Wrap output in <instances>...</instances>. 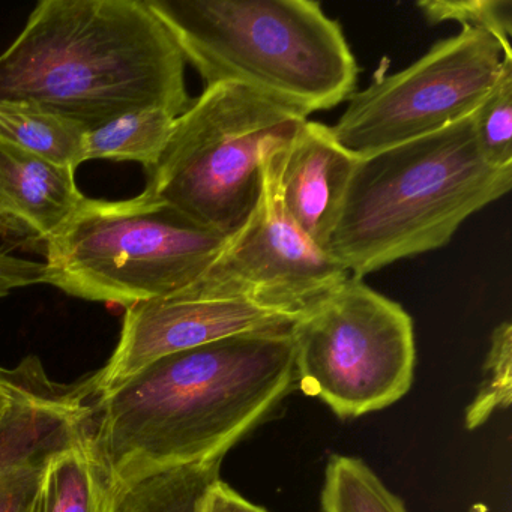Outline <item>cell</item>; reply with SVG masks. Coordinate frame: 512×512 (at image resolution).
<instances>
[{"mask_svg":"<svg viewBox=\"0 0 512 512\" xmlns=\"http://www.w3.org/2000/svg\"><path fill=\"white\" fill-rule=\"evenodd\" d=\"M296 382L290 328L233 335L161 356L97 398L92 436L121 493L224 458Z\"/></svg>","mask_w":512,"mask_h":512,"instance_id":"6da1fadb","label":"cell"},{"mask_svg":"<svg viewBox=\"0 0 512 512\" xmlns=\"http://www.w3.org/2000/svg\"><path fill=\"white\" fill-rule=\"evenodd\" d=\"M0 100L94 128L131 110L190 107L185 58L146 0H43L0 55Z\"/></svg>","mask_w":512,"mask_h":512,"instance_id":"7a4b0ae2","label":"cell"},{"mask_svg":"<svg viewBox=\"0 0 512 512\" xmlns=\"http://www.w3.org/2000/svg\"><path fill=\"white\" fill-rule=\"evenodd\" d=\"M512 167L482 160L472 116L358 157L328 254L350 277L445 247L461 224L509 193Z\"/></svg>","mask_w":512,"mask_h":512,"instance_id":"3957f363","label":"cell"},{"mask_svg":"<svg viewBox=\"0 0 512 512\" xmlns=\"http://www.w3.org/2000/svg\"><path fill=\"white\" fill-rule=\"evenodd\" d=\"M205 86L253 89L299 115L355 94L359 67L337 20L313 0H146Z\"/></svg>","mask_w":512,"mask_h":512,"instance_id":"277c9868","label":"cell"},{"mask_svg":"<svg viewBox=\"0 0 512 512\" xmlns=\"http://www.w3.org/2000/svg\"><path fill=\"white\" fill-rule=\"evenodd\" d=\"M227 238L146 190L116 202L86 197L46 244V284L125 308L169 298L202 278Z\"/></svg>","mask_w":512,"mask_h":512,"instance_id":"5b68a950","label":"cell"},{"mask_svg":"<svg viewBox=\"0 0 512 512\" xmlns=\"http://www.w3.org/2000/svg\"><path fill=\"white\" fill-rule=\"evenodd\" d=\"M310 118L236 83L205 86L176 118L145 190L191 220L230 236L262 187L263 160Z\"/></svg>","mask_w":512,"mask_h":512,"instance_id":"8992f818","label":"cell"},{"mask_svg":"<svg viewBox=\"0 0 512 512\" xmlns=\"http://www.w3.org/2000/svg\"><path fill=\"white\" fill-rule=\"evenodd\" d=\"M290 334L302 391L340 418L385 409L412 386V317L361 278H347L301 311Z\"/></svg>","mask_w":512,"mask_h":512,"instance_id":"52a82bcc","label":"cell"},{"mask_svg":"<svg viewBox=\"0 0 512 512\" xmlns=\"http://www.w3.org/2000/svg\"><path fill=\"white\" fill-rule=\"evenodd\" d=\"M503 58L493 37L463 28L404 70L377 76L355 92L332 134L356 157H367L437 133L476 112L499 77Z\"/></svg>","mask_w":512,"mask_h":512,"instance_id":"ba28073f","label":"cell"},{"mask_svg":"<svg viewBox=\"0 0 512 512\" xmlns=\"http://www.w3.org/2000/svg\"><path fill=\"white\" fill-rule=\"evenodd\" d=\"M349 277L284 211L265 157L253 211L227 238L202 278L181 293L238 299L299 316Z\"/></svg>","mask_w":512,"mask_h":512,"instance_id":"9c48e42d","label":"cell"},{"mask_svg":"<svg viewBox=\"0 0 512 512\" xmlns=\"http://www.w3.org/2000/svg\"><path fill=\"white\" fill-rule=\"evenodd\" d=\"M11 403L0 421V512H32L53 458L94 425L91 377L49 379L38 356L2 368Z\"/></svg>","mask_w":512,"mask_h":512,"instance_id":"30bf717a","label":"cell"},{"mask_svg":"<svg viewBox=\"0 0 512 512\" xmlns=\"http://www.w3.org/2000/svg\"><path fill=\"white\" fill-rule=\"evenodd\" d=\"M118 346L91 376L95 400L109 394L161 356L248 332L290 328L293 314L238 299L178 293L125 308Z\"/></svg>","mask_w":512,"mask_h":512,"instance_id":"8fae6325","label":"cell"},{"mask_svg":"<svg viewBox=\"0 0 512 512\" xmlns=\"http://www.w3.org/2000/svg\"><path fill=\"white\" fill-rule=\"evenodd\" d=\"M356 160V155L335 140L331 127L310 119L266 155V166L284 211L325 251Z\"/></svg>","mask_w":512,"mask_h":512,"instance_id":"7c38bea8","label":"cell"},{"mask_svg":"<svg viewBox=\"0 0 512 512\" xmlns=\"http://www.w3.org/2000/svg\"><path fill=\"white\" fill-rule=\"evenodd\" d=\"M85 200L76 170L0 142V236L46 245Z\"/></svg>","mask_w":512,"mask_h":512,"instance_id":"4fadbf2b","label":"cell"},{"mask_svg":"<svg viewBox=\"0 0 512 512\" xmlns=\"http://www.w3.org/2000/svg\"><path fill=\"white\" fill-rule=\"evenodd\" d=\"M92 433L53 458L32 512H115L119 491Z\"/></svg>","mask_w":512,"mask_h":512,"instance_id":"5bb4252c","label":"cell"},{"mask_svg":"<svg viewBox=\"0 0 512 512\" xmlns=\"http://www.w3.org/2000/svg\"><path fill=\"white\" fill-rule=\"evenodd\" d=\"M88 128L31 101L0 100V142L77 170Z\"/></svg>","mask_w":512,"mask_h":512,"instance_id":"9a60e30c","label":"cell"},{"mask_svg":"<svg viewBox=\"0 0 512 512\" xmlns=\"http://www.w3.org/2000/svg\"><path fill=\"white\" fill-rule=\"evenodd\" d=\"M176 118L160 107L122 113L86 131L83 157L85 161H136L152 169L169 142Z\"/></svg>","mask_w":512,"mask_h":512,"instance_id":"2e32d148","label":"cell"},{"mask_svg":"<svg viewBox=\"0 0 512 512\" xmlns=\"http://www.w3.org/2000/svg\"><path fill=\"white\" fill-rule=\"evenodd\" d=\"M223 458L166 470L119 493L115 512H206Z\"/></svg>","mask_w":512,"mask_h":512,"instance_id":"e0dca14e","label":"cell"},{"mask_svg":"<svg viewBox=\"0 0 512 512\" xmlns=\"http://www.w3.org/2000/svg\"><path fill=\"white\" fill-rule=\"evenodd\" d=\"M323 512H406L403 502L359 458L332 455L325 470Z\"/></svg>","mask_w":512,"mask_h":512,"instance_id":"ac0fdd59","label":"cell"},{"mask_svg":"<svg viewBox=\"0 0 512 512\" xmlns=\"http://www.w3.org/2000/svg\"><path fill=\"white\" fill-rule=\"evenodd\" d=\"M482 160L494 169L512 167V59L503 58L499 77L472 115Z\"/></svg>","mask_w":512,"mask_h":512,"instance_id":"d6986e66","label":"cell"},{"mask_svg":"<svg viewBox=\"0 0 512 512\" xmlns=\"http://www.w3.org/2000/svg\"><path fill=\"white\" fill-rule=\"evenodd\" d=\"M416 8L431 26L457 22L485 32L499 43L505 58L512 59L511 0H422Z\"/></svg>","mask_w":512,"mask_h":512,"instance_id":"ffe728a7","label":"cell"},{"mask_svg":"<svg viewBox=\"0 0 512 512\" xmlns=\"http://www.w3.org/2000/svg\"><path fill=\"white\" fill-rule=\"evenodd\" d=\"M512 394V328L505 322L494 329L490 352L485 364V377L478 395L466 413L469 430L484 424L493 412L506 409Z\"/></svg>","mask_w":512,"mask_h":512,"instance_id":"44dd1931","label":"cell"},{"mask_svg":"<svg viewBox=\"0 0 512 512\" xmlns=\"http://www.w3.org/2000/svg\"><path fill=\"white\" fill-rule=\"evenodd\" d=\"M46 283L44 263L13 256L0 248V298L20 287Z\"/></svg>","mask_w":512,"mask_h":512,"instance_id":"7402d4cb","label":"cell"},{"mask_svg":"<svg viewBox=\"0 0 512 512\" xmlns=\"http://www.w3.org/2000/svg\"><path fill=\"white\" fill-rule=\"evenodd\" d=\"M206 512H268L254 503L248 502L241 494L229 487L226 482L218 481L209 493Z\"/></svg>","mask_w":512,"mask_h":512,"instance_id":"603a6c76","label":"cell"},{"mask_svg":"<svg viewBox=\"0 0 512 512\" xmlns=\"http://www.w3.org/2000/svg\"><path fill=\"white\" fill-rule=\"evenodd\" d=\"M10 403V388H8L7 380H5L4 374H2V368H0V421H2L5 413H7L8 407H10Z\"/></svg>","mask_w":512,"mask_h":512,"instance_id":"cb8c5ba5","label":"cell"}]
</instances>
